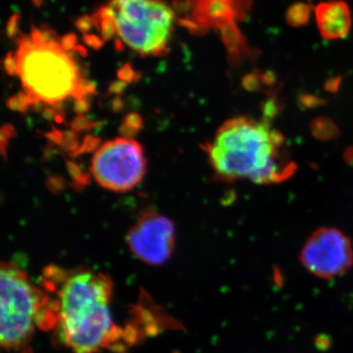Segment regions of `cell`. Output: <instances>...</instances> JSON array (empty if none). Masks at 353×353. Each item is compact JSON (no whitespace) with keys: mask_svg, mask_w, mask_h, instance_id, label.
I'll return each mask as SVG.
<instances>
[{"mask_svg":"<svg viewBox=\"0 0 353 353\" xmlns=\"http://www.w3.org/2000/svg\"><path fill=\"white\" fill-rule=\"evenodd\" d=\"M102 36L143 57L163 55L175 14L164 0H110L97 16Z\"/></svg>","mask_w":353,"mask_h":353,"instance_id":"4","label":"cell"},{"mask_svg":"<svg viewBox=\"0 0 353 353\" xmlns=\"http://www.w3.org/2000/svg\"><path fill=\"white\" fill-rule=\"evenodd\" d=\"M50 32L34 29L21 37L6 59V70L19 85L16 108L32 106L57 115L72 106L87 110L94 87L73 50V44Z\"/></svg>","mask_w":353,"mask_h":353,"instance_id":"2","label":"cell"},{"mask_svg":"<svg viewBox=\"0 0 353 353\" xmlns=\"http://www.w3.org/2000/svg\"><path fill=\"white\" fill-rule=\"evenodd\" d=\"M316 25L323 39L326 41L343 39L352 27V13L345 0H327L313 9Z\"/></svg>","mask_w":353,"mask_h":353,"instance_id":"9","label":"cell"},{"mask_svg":"<svg viewBox=\"0 0 353 353\" xmlns=\"http://www.w3.org/2000/svg\"><path fill=\"white\" fill-rule=\"evenodd\" d=\"M299 259L306 270L316 277H338L352 266V241L336 228H320L309 236Z\"/></svg>","mask_w":353,"mask_h":353,"instance_id":"7","label":"cell"},{"mask_svg":"<svg viewBox=\"0 0 353 353\" xmlns=\"http://www.w3.org/2000/svg\"><path fill=\"white\" fill-rule=\"evenodd\" d=\"M46 292L32 284L13 262H3L0 272V343L6 350L27 347L46 303Z\"/></svg>","mask_w":353,"mask_h":353,"instance_id":"5","label":"cell"},{"mask_svg":"<svg viewBox=\"0 0 353 353\" xmlns=\"http://www.w3.org/2000/svg\"><path fill=\"white\" fill-rule=\"evenodd\" d=\"M41 285L57 307L58 340L73 353H99L124 348L126 333L113 319V282L90 268L50 266Z\"/></svg>","mask_w":353,"mask_h":353,"instance_id":"1","label":"cell"},{"mask_svg":"<svg viewBox=\"0 0 353 353\" xmlns=\"http://www.w3.org/2000/svg\"><path fill=\"white\" fill-rule=\"evenodd\" d=\"M126 241L136 259L150 266H161L175 250V225L166 216L148 211L128 232Z\"/></svg>","mask_w":353,"mask_h":353,"instance_id":"8","label":"cell"},{"mask_svg":"<svg viewBox=\"0 0 353 353\" xmlns=\"http://www.w3.org/2000/svg\"><path fill=\"white\" fill-rule=\"evenodd\" d=\"M310 7L303 2L292 4L285 13V20L292 27H301L307 24L310 18Z\"/></svg>","mask_w":353,"mask_h":353,"instance_id":"10","label":"cell"},{"mask_svg":"<svg viewBox=\"0 0 353 353\" xmlns=\"http://www.w3.org/2000/svg\"><path fill=\"white\" fill-rule=\"evenodd\" d=\"M145 152L138 141L116 138L95 150L90 162V173L103 189L115 192H129L145 176Z\"/></svg>","mask_w":353,"mask_h":353,"instance_id":"6","label":"cell"},{"mask_svg":"<svg viewBox=\"0 0 353 353\" xmlns=\"http://www.w3.org/2000/svg\"><path fill=\"white\" fill-rule=\"evenodd\" d=\"M205 150L213 172L227 182L271 185L289 180L296 171L284 137L265 120L246 116L227 120Z\"/></svg>","mask_w":353,"mask_h":353,"instance_id":"3","label":"cell"}]
</instances>
